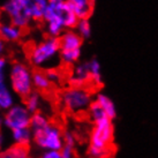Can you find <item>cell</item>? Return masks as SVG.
<instances>
[{
	"label": "cell",
	"mask_w": 158,
	"mask_h": 158,
	"mask_svg": "<svg viewBox=\"0 0 158 158\" xmlns=\"http://www.w3.org/2000/svg\"><path fill=\"white\" fill-rule=\"evenodd\" d=\"M113 136L114 127L110 118L95 121L89 140V156L91 158H105L112 144Z\"/></svg>",
	"instance_id": "1"
},
{
	"label": "cell",
	"mask_w": 158,
	"mask_h": 158,
	"mask_svg": "<svg viewBox=\"0 0 158 158\" xmlns=\"http://www.w3.org/2000/svg\"><path fill=\"white\" fill-rule=\"evenodd\" d=\"M58 58H60L59 38L48 37L30 48L29 60L37 68H54Z\"/></svg>",
	"instance_id": "2"
},
{
	"label": "cell",
	"mask_w": 158,
	"mask_h": 158,
	"mask_svg": "<svg viewBox=\"0 0 158 158\" xmlns=\"http://www.w3.org/2000/svg\"><path fill=\"white\" fill-rule=\"evenodd\" d=\"M34 73L23 62H13L8 68V84L18 97L26 98L34 91Z\"/></svg>",
	"instance_id": "3"
},
{
	"label": "cell",
	"mask_w": 158,
	"mask_h": 158,
	"mask_svg": "<svg viewBox=\"0 0 158 158\" xmlns=\"http://www.w3.org/2000/svg\"><path fill=\"white\" fill-rule=\"evenodd\" d=\"M32 135V143L42 151H60L65 144V133L56 123H50Z\"/></svg>",
	"instance_id": "4"
},
{
	"label": "cell",
	"mask_w": 158,
	"mask_h": 158,
	"mask_svg": "<svg viewBox=\"0 0 158 158\" xmlns=\"http://www.w3.org/2000/svg\"><path fill=\"white\" fill-rule=\"evenodd\" d=\"M91 94L81 87H72L65 89L60 95V103L64 109L70 113H81L89 110L92 103Z\"/></svg>",
	"instance_id": "5"
},
{
	"label": "cell",
	"mask_w": 158,
	"mask_h": 158,
	"mask_svg": "<svg viewBox=\"0 0 158 158\" xmlns=\"http://www.w3.org/2000/svg\"><path fill=\"white\" fill-rule=\"evenodd\" d=\"M32 0H7L2 10L10 20V23L19 28H26L30 22V8Z\"/></svg>",
	"instance_id": "6"
},
{
	"label": "cell",
	"mask_w": 158,
	"mask_h": 158,
	"mask_svg": "<svg viewBox=\"0 0 158 158\" xmlns=\"http://www.w3.org/2000/svg\"><path fill=\"white\" fill-rule=\"evenodd\" d=\"M32 113L23 103H16L13 107L2 114V126L8 132L30 127Z\"/></svg>",
	"instance_id": "7"
},
{
	"label": "cell",
	"mask_w": 158,
	"mask_h": 158,
	"mask_svg": "<svg viewBox=\"0 0 158 158\" xmlns=\"http://www.w3.org/2000/svg\"><path fill=\"white\" fill-rule=\"evenodd\" d=\"M89 81H90V70H89L88 62H81L75 65L69 76L70 85L84 88V85Z\"/></svg>",
	"instance_id": "8"
},
{
	"label": "cell",
	"mask_w": 158,
	"mask_h": 158,
	"mask_svg": "<svg viewBox=\"0 0 158 158\" xmlns=\"http://www.w3.org/2000/svg\"><path fill=\"white\" fill-rule=\"evenodd\" d=\"M82 37L75 32V31L68 30L64 31L60 37H59V42H60V51H70V50H80L81 45H82Z\"/></svg>",
	"instance_id": "9"
},
{
	"label": "cell",
	"mask_w": 158,
	"mask_h": 158,
	"mask_svg": "<svg viewBox=\"0 0 158 158\" xmlns=\"http://www.w3.org/2000/svg\"><path fill=\"white\" fill-rule=\"evenodd\" d=\"M79 20L88 19L92 13L95 0H67Z\"/></svg>",
	"instance_id": "10"
},
{
	"label": "cell",
	"mask_w": 158,
	"mask_h": 158,
	"mask_svg": "<svg viewBox=\"0 0 158 158\" xmlns=\"http://www.w3.org/2000/svg\"><path fill=\"white\" fill-rule=\"evenodd\" d=\"M16 104V95L10 89L8 83L0 85V112L5 113Z\"/></svg>",
	"instance_id": "11"
},
{
	"label": "cell",
	"mask_w": 158,
	"mask_h": 158,
	"mask_svg": "<svg viewBox=\"0 0 158 158\" xmlns=\"http://www.w3.org/2000/svg\"><path fill=\"white\" fill-rule=\"evenodd\" d=\"M9 139L15 145L29 147V144L32 142L34 135H32L30 127L22 128V129H16L13 132H9Z\"/></svg>",
	"instance_id": "12"
},
{
	"label": "cell",
	"mask_w": 158,
	"mask_h": 158,
	"mask_svg": "<svg viewBox=\"0 0 158 158\" xmlns=\"http://www.w3.org/2000/svg\"><path fill=\"white\" fill-rule=\"evenodd\" d=\"M22 36V29L12 23H4L0 28V38L6 42H16Z\"/></svg>",
	"instance_id": "13"
},
{
	"label": "cell",
	"mask_w": 158,
	"mask_h": 158,
	"mask_svg": "<svg viewBox=\"0 0 158 158\" xmlns=\"http://www.w3.org/2000/svg\"><path fill=\"white\" fill-rule=\"evenodd\" d=\"M0 158H30L29 147L12 144L7 147L0 155Z\"/></svg>",
	"instance_id": "14"
},
{
	"label": "cell",
	"mask_w": 158,
	"mask_h": 158,
	"mask_svg": "<svg viewBox=\"0 0 158 158\" xmlns=\"http://www.w3.org/2000/svg\"><path fill=\"white\" fill-rule=\"evenodd\" d=\"M95 101L101 105V107L104 110V112L106 113V115L113 120L117 117V109H115V105H114L113 101L111 99L109 96H106L104 94H98L96 96V99Z\"/></svg>",
	"instance_id": "15"
},
{
	"label": "cell",
	"mask_w": 158,
	"mask_h": 158,
	"mask_svg": "<svg viewBox=\"0 0 158 158\" xmlns=\"http://www.w3.org/2000/svg\"><path fill=\"white\" fill-rule=\"evenodd\" d=\"M23 104L26 105L27 109L30 111L32 114L40 112V109H42V105H43V98H42L40 92L34 90L30 95H28L24 98V103Z\"/></svg>",
	"instance_id": "16"
},
{
	"label": "cell",
	"mask_w": 158,
	"mask_h": 158,
	"mask_svg": "<svg viewBox=\"0 0 158 158\" xmlns=\"http://www.w3.org/2000/svg\"><path fill=\"white\" fill-rule=\"evenodd\" d=\"M32 82H34V89H36V91L40 92L48 91L51 89V85H52L46 73L43 72V70H37V72L34 73Z\"/></svg>",
	"instance_id": "17"
},
{
	"label": "cell",
	"mask_w": 158,
	"mask_h": 158,
	"mask_svg": "<svg viewBox=\"0 0 158 158\" xmlns=\"http://www.w3.org/2000/svg\"><path fill=\"white\" fill-rule=\"evenodd\" d=\"M60 152L62 158H75V137L70 132L65 133V144Z\"/></svg>",
	"instance_id": "18"
},
{
	"label": "cell",
	"mask_w": 158,
	"mask_h": 158,
	"mask_svg": "<svg viewBox=\"0 0 158 158\" xmlns=\"http://www.w3.org/2000/svg\"><path fill=\"white\" fill-rule=\"evenodd\" d=\"M89 70H90V81L96 85L102 84V73H101V64L97 59H91L88 61Z\"/></svg>",
	"instance_id": "19"
},
{
	"label": "cell",
	"mask_w": 158,
	"mask_h": 158,
	"mask_svg": "<svg viewBox=\"0 0 158 158\" xmlns=\"http://www.w3.org/2000/svg\"><path fill=\"white\" fill-rule=\"evenodd\" d=\"M51 123L50 119L45 115L43 112H37V113L32 114V118H31V123H30V129L31 132H36L40 128L45 127L46 125Z\"/></svg>",
	"instance_id": "20"
},
{
	"label": "cell",
	"mask_w": 158,
	"mask_h": 158,
	"mask_svg": "<svg viewBox=\"0 0 158 158\" xmlns=\"http://www.w3.org/2000/svg\"><path fill=\"white\" fill-rule=\"evenodd\" d=\"M81 57V48L80 50H70V51H60V61L66 65L75 64Z\"/></svg>",
	"instance_id": "21"
},
{
	"label": "cell",
	"mask_w": 158,
	"mask_h": 158,
	"mask_svg": "<svg viewBox=\"0 0 158 158\" xmlns=\"http://www.w3.org/2000/svg\"><path fill=\"white\" fill-rule=\"evenodd\" d=\"M89 115H90V118L91 120L95 123V121H98V120H101V119H104V118H109L106 113L104 112V110L101 107V105L97 103L96 101H94L91 103V105L89 107Z\"/></svg>",
	"instance_id": "22"
},
{
	"label": "cell",
	"mask_w": 158,
	"mask_h": 158,
	"mask_svg": "<svg viewBox=\"0 0 158 158\" xmlns=\"http://www.w3.org/2000/svg\"><path fill=\"white\" fill-rule=\"evenodd\" d=\"M77 29V34H79L82 38H89L91 36V27L89 23L88 19H83V20H79V23L76 26Z\"/></svg>",
	"instance_id": "23"
},
{
	"label": "cell",
	"mask_w": 158,
	"mask_h": 158,
	"mask_svg": "<svg viewBox=\"0 0 158 158\" xmlns=\"http://www.w3.org/2000/svg\"><path fill=\"white\" fill-rule=\"evenodd\" d=\"M7 68H8V64L7 60L4 57H0V85L4 83H7Z\"/></svg>",
	"instance_id": "24"
},
{
	"label": "cell",
	"mask_w": 158,
	"mask_h": 158,
	"mask_svg": "<svg viewBox=\"0 0 158 158\" xmlns=\"http://www.w3.org/2000/svg\"><path fill=\"white\" fill-rule=\"evenodd\" d=\"M45 73H46L48 80L51 81V83L52 84L59 82V80H60V73H59L56 68H51V69L45 70Z\"/></svg>",
	"instance_id": "25"
},
{
	"label": "cell",
	"mask_w": 158,
	"mask_h": 158,
	"mask_svg": "<svg viewBox=\"0 0 158 158\" xmlns=\"http://www.w3.org/2000/svg\"><path fill=\"white\" fill-rule=\"evenodd\" d=\"M40 158H62L60 151H42Z\"/></svg>",
	"instance_id": "26"
},
{
	"label": "cell",
	"mask_w": 158,
	"mask_h": 158,
	"mask_svg": "<svg viewBox=\"0 0 158 158\" xmlns=\"http://www.w3.org/2000/svg\"><path fill=\"white\" fill-rule=\"evenodd\" d=\"M5 143H6V137H5V134L2 133V131L0 129V155L2 154V151L6 149Z\"/></svg>",
	"instance_id": "27"
},
{
	"label": "cell",
	"mask_w": 158,
	"mask_h": 158,
	"mask_svg": "<svg viewBox=\"0 0 158 158\" xmlns=\"http://www.w3.org/2000/svg\"><path fill=\"white\" fill-rule=\"evenodd\" d=\"M67 0H48V4H53V5H60L66 2Z\"/></svg>",
	"instance_id": "28"
},
{
	"label": "cell",
	"mask_w": 158,
	"mask_h": 158,
	"mask_svg": "<svg viewBox=\"0 0 158 158\" xmlns=\"http://www.w3.org/2000/svg\"><path fill=\"white\" fill-rule=\"evenodd\" d=\"M4 51H5V40L2 38H0V57L4 53Z\"/></svg>",
	"instance_id": "29"
},
{
	"label": "cell",
	"mask_w": 158,
	"mask_h": 158,
	"mask_svg": "<svg viewBox=\"0 0 158 158\" xmlns=\"http://www.w3.org/2000/svg\"><path fill=\"white\" fill-rule=\"evenodd\" d=\"M2 126V115H1V112H0V127Z\"/></svg>",
	"instance_id": "30"
},
{
	"label": "cell",
	"mask_w": 158,
	"mask_h": 158,
	"mask_svg": "<svg viewBox=\"0 0 158 158\" xmlns=\"http://www.w3.org/2000/svg\"><path fill=\"white\" fill-rule=\"evenodd\" d=\"M0 28H1V23H0Z\"/></svg>",
	"instance_id": "31"
},
{
	"label": "cell",
	"mask_w": 158,
	"mask_h": 158,
	"mask_svg": "<svg viewBox=\"0 0 158 158\" xmlns=\"http://www.w3.org/2000/svg\"><path fill=\"white\" fill-rule=\"evenodd\" d=\"M45 1H48V0H45Z\"/></svg>",
	"instance_id": "32"
}]
</instances>
